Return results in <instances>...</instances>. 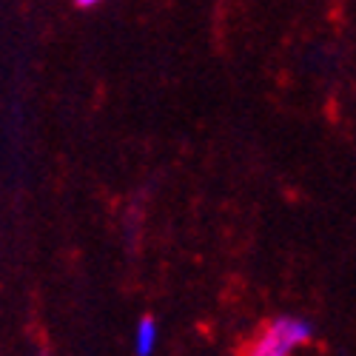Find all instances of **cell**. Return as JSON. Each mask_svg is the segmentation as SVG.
I'll use <instances>...</instances> for the list:
<instances>
[{
	"label": "cell",
	"instance_id": "obj_3",
	"mask_svg": "<svg viewBox=\"0 0 356 356\" xmlns=\"http://www.w3.org/2000/svg\"><path fill=\"white\" fill-rule=\"evenodd\" d=\"M74 6H80V9H92V6H100L103 0H72Z\"/></svg>",
	"mask_w": 356,
	"mask_h": 356
},
{
	"label": "cell",
	"instance_id": "obj_2",
	"mask_svg": "<svg viewBox=\"0 0 356 356\" xmlns=\"http://www.w3.org/2000/svg\"><path fill=\"white\" fill-rule=\"evenodd\" d=\"M157 334H160L157 331V322L152 316L140 319L137 334H134V350H137V356H152V350L157 345Z\"/></svg>",
	"mask_w": 356,
	"mask_h": 356
},
{
	"label": "cell",
	"instance_id": "obj_1",
	"mask_svg": "<svg viewBox=\"0 0 356 356\" xmlns=\"http://www.w3.org/2000/svg\"><path fill=\"white\" fill-rule=\"evenodd\" d=\"M314 339V325L300 316H280L259 334L248 356H291L293 348H300Z\"/></svg>",
	"mask_w": 356,
	"mask_h": 356
}]
</instances>
